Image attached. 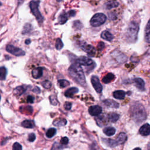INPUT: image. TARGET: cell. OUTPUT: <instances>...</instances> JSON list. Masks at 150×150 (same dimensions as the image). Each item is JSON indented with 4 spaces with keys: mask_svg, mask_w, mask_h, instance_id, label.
Listing matches in <instances>:
<instances>
[{
    "mask_svg": "<svg viewBox=\"0 0 150 150\" xmlns=\"http://www.w3.org/2000/svg\"><path fill=\"white\" fill-rule=\"evenodd\" d=\"M127 135L124 133H121L118 135L116 140L118 142V144H122L127 141Z\"/></svg>",
    "mask_w": 150,
    "mask_h": 150,
    "instance_id": "25",
    "label": "cell"
},
{
    "mask_svg": "<svg viewBox=\"0 0 150 150\" xmlns=\"http://www.w3.org/2000/svg\"><path fill=\"white\" fill-rule=\"evenodd\" d=\"M27 101L28 103H33L34 102V97L32 96H28L27 98Z\"/></svg>",
    "mask_w": 150,
    "mask_h": 150,
    "instance_id": "44",
    "label": "cell"
},
{
    "mask_svg": "<svg viewBox=\"0 0 150 150\" xmlns=\"http://www.w3.org/2000/svg\"><path fill=\"white\" fill-rule=\"evenodd\" d=\"M43 74V68L42 67H37L32 71V76L33 78L35 79H39L42 77Z\"/></svg>",
    "mask_w": 150,
    "mask_h": 150,
    "instance_id": "14",
    "label": "cell"
},
{
    "mask_svg": "<svg viewBox=\"0 0 150 150\" xmlns=\"http://www.w3.org/2000/svg\"><path fill=\"white\" fill-rule=\"evenodd\" d=\"M42 85L45 89H49V88L51 87L52 83H51V82L49 81H45L42 83Z\"/></svg>",
    "mask_w": 150,
    "mask_h": 150,
    "instance_id": "38",
    "label": "cell"
},
{
    "mask_svg": "<svg viewBox=\"0 0 150 150\" xmlns=\"http://www.w3.org/2000/svg\"><path fill=\"white\" fill-rule=\"evenodd\" d=\"M70 76L81 85L85 86L86 85V79L83 71L80 65L73 64L71 65L68 69Z\"/></svg>",
    "mask_w": 150,
    "mask_h": 150,
    "instance_id": "1",
    "label": "cell"
},
{
    "mask_svg": "<svg viewBox=\"0 0 150 150\" xmlns=\"http://www.w3.org/2000/svg\"><path fill=\"white\" fill-rule=\"evenodd\" d=\"M134 83L136 87L141 91H144L145 90V82L141 78H135L134 79Z\"/></svg>",
    "mask_w": 150,
    "mask_h": 150,
    "instance_id": "13",
    "label": "cell"
},
{
    "mask_svg": "<svg viewBox=\"0 0 150 150\" xmlns=\"http://www.w3.org/2000/svg\"><path fill=\"white\" fill-rule=\"evenodd\" d=\"M7 70L5 67H1L0 68V78L1 81H4L6 79V75H7Z\"/></svg>",
    "mask_w": 150,
    "mask_h": 150,
    "instance_id": "31",
    "label": "cell"
},
{
    "mask_svg": "<svg viewBox=\"0 0 150 150\" xmlns=\"http://www.w3.org/2000/svg\"><path fill=\"white\" fill-rule=\"evenodd\" d=\"M18 3H19V4H21L23 2L24 0H18Z\"/></svg>",
    "mask_w": 150,
    "mask_h": 150,
    "instance_id": "48",
    "label": "cell"
},
{
    "mask_svg": "<svg viewBox=\"0 0 150 150\" xmlns=\"http://www.w3.org/2000/svg\"><path fill=\"white\" fill-rule=\"evenodd\" d=\"M131 115L134 121L139 123L144 121L147 117V113L144 106L139 103H136L131 106Z\"/></svg>",
    "mask_w": 150,
    "mask_h": 150,
    "instance_id": "2",
    "label": "cell"
},
{
    "mask_svg": "<svg viewBox=\"0 0 150 150\" xmlns=\"http://www.w3.org/2000/svg\"><path fill=\"white\" fill-rule=\"evenodd\" d=\"M6 50L8 52L16 56H22L25 55V52L23 50L11 45H8L6 46Z\"/></svg>",
    "mask_w": 150,
    "mask_h": 150,
    "instance_id": "6",
    "label": "cell"
},
{
    "mask_svg": "<svg viewBox=\"0 0 150 150\" xmlns=\"http://www.w3.org/2000/svg\"><path fill=\"white\" fill-rule=\"evenodd\" d=\"M103 104L109 107H111V108H116L117 109L119 107V104L117 103L116 102L113 100L110 99H106L103 102Z\"/></svg>",
    "mask_w": 150,
    "mask_h": 150,
    "instance_id": "15",
    "label": "cell"
},
{
    "mask_svg": "<svg viewBox=\"0 0 150 150\" xmlns=\"http://www.w3.org/2000/svg\"><path fill=\"white\" fill-rule=\"evenodd\" d=\"M67 14L69 17H74L75 15V14H76V12H75L74 10H70L68 12Z\"/></svg>",
    "mask_w": 150,
    "mask_h": 150,
    "instance_id": "46",
    "label": "cell"
},
{
    "mask_svg": "<svg viewBox=\"0 0 150 150\" xmlns=\"http://www.w3.org/2000/svg\"><path fill=\"white\" fill-rule=\"evenodd\" d=\"M32 25L30 23H26L24 25L23 29V31H22V34H27L30 33V32L32 31Z\"/></svg>",
    "mask_w": 150,
    "mask_h": 150,
    "instance_id": "30",
    "label": "cell"
},
{
    "mask_svg": "<svg viewBox=\"0 0 150 150\" xmlns=\"http://www.w3.org/2000/svg\"><path fill=\"white\" fill-rule=\"evenodd\" d=\"M91 82L94 89L97 93H100L102 92V90H103L102 85H101L99 79L97 76H93L92 77Z\"/></svg>",
    "mask_w": 150,
    "mask_h": 150,
    "instance_id": "7",
    "label": "cell"
},
{
    "mask_svg": "<svg viewBox=\"0 0 150 150\" xmlns=\"http://www.w3.org/2000/svg\"><path fill=\"white\" fill-rule=\"evenodd\" d=\"M30 43H31V40H30V39H27V40L25 41V43H26L27 45H29Z\"/></svg>",
    "mask_w": 150,
    "mask_h": 150,
    "instance_id": "47",
    "label": "cell"
},
{
    "mask_svg": "<svg viewBox=\"0 0 150 150\" xmlns=\"http://www.w3.org/2000/svg\"><path fill=\"white\" fill-rule=\"evenodd\" d=\"M107 19L106 16L103 13H97L90 19L91 25L94 27L101 26L105 23Z\"/></svg>",
    "mask_w": 150,
    "mask_h": 150,
    "instance_id": "5",
    "label": "cell"
},
{
    "mask_svg": "<svg viewBox=\"0 0 150 150\" xmlns=\"http://www.w3.org/2000/svg\"><path fill=\"white\" fill-rule=\"evenodd\" d=\"M106 145H107L109 147H114L118 145V142L117 140H113L111 139H104L103 141Z\"/></svg>",
    "mask_w": 150,
    "mask_h": 150,
    "instance_id": "29",
    "label": "cell"
},
{
    "mask_svg": "<svg viewBox=\"0 0 150 150\" xmlns=\"http://www.w3.org/2000/svg\"><path fill=\"white\" fill-rule=\"evenodd\" d=\"M57 1H59V2H60V1H62V0H57Z\"/></svg>",
    "mask_w": 150,
    "mask_h": 150,
    "instance_id": "50",
    "label": "cell"
},
{
    "mask_svg": "<svg viewBox=\"0 0 150 150\" xmlns=\"http://www.w3.org/2000/svg\"><path fill=\"white\" fill-rule=\"evenodd\" d=\"M62 144H59L58 142H55L53 145H52V147L51 148V150H61L63 147H62Z\"/></svg>",
    "mask_w": 150,
    "mask_h": 150,
    "instance_id": "37",
    "label": "cell"
},
{
    "mask_svg": "<svg viewBox=\"0 0 150 150\" xmlns=\"http://www.w3.org/2000/svg\"><path fill=\"white\" fill-rule=\"evenodd\" d=\"M73 27L76 30H80L83 28V24L80 21H75L73 23Z\"/></svg>",
    "mask_w": 150,
    "mask_h": 150,
    "instance_id": "32",
    "label": "cell"
},
{
    "mask_svg": "<svg viewBox=\"0 0 150 150\" xmlns=\"http://www.w3.org/2000/svg\"><path fill=\"white\" fill-rule=\"evenodd\" d=\"M36 139V136L35 135L34 133H31L29 135V137H28V140L30 141V142H33Z\"/></svg>",
    "mask_w": 150,
    "mask_h": 150,
    "instance_id": "41",
    "label": "cell"
},
{
    "mask_svg": "<svg viewBox=\"0 0 150 150\" xmlns=\"http://www.w3.org/2000/svg\"><path fill=\"white\" fill-rule=\"evenodd\" d=\"M133 150H141L140 148H134Z\"/></svg>",
    "mask_w": 150,
    "mask_h": 150,
    "instance_id": "49",
    "label": "cell"
},
{
    "mask_svg": "<svg viewBox=\"0 0 150 150\" xmlns=\"http://www.w3.org/2000/svg\"><path fill=\"white\" fill-rule=\"evenodd\" d=\"M76 64L81 66H91L92 65H93L94 62L93 61L87 57L82 56L76 60Z\"/></svg>",
    "mask_w": 150,
    "mask_h": 150,
    "instance_id": "8",
    "label": "cell"
},
{
    "mask_svg": "<svg viewBox=\"0 0 150 150\" xmlns=\"http://www.w3.org/2000/svg\"><path fill=\"white\" fill-rule=\"evenodd\" d=\"M39 0H33L30 3V7L32 14L35 17L36 20L41 22L43 21V18L39 10Z\"/></svg>",
    "mask_w": 150,
    "mask_h": 150,
    "instance_id": "4",
    "label": "cell"
},
{
    "mask_svg": "<svg viewBox=\"0 0 150 150\" xmlns=\"http://www.w3.org/2000/svg\"><path fill=\"white\" fill-rule=\"evenodd\" d=\"M12 150H22V147L19 143L15 142L12 146Z\"/></svg>",
    "mask_w": 150,
    "mask_h": 150,
    "instance_id": "39",
    "label": "cell"
},
{
    "mask_svg": "<svg viewBox=\"0 0 150 150\" xmlns=\"http://www.w3.org/2000/svg\"><path fill=\"white\" fill-rule=\"evenodd\" d=\"M56 133V130L55 128H51L47 131L46 135L48 138H52L55 136Z\"/></svg>",
    "mask_w": 150,
    "mask_h": 150,
    "instance_id": "33",
    "label": "cell"
},
{
    "mask_svg": "<svg viewBox=\"0 0 150 150\" xmlns=\"http://www.w3.org/2000/svg\"><path fill=\"white\" fill-rule=\"evenodd\" d=\"M56 48L58 50H61L63 47V43L60 38H58L56 41Z\"/></svg>",
    "mask_w": 150,
    "mask_h": 150,
    "instance_id": "35",
    "label": "cell"
},
{
    "mask_svg": "<svg viewBox=\"0 0 150 150\" xmlns=\"http://www.w3.org/2000/svg\"><path fill=\"white\" fill-rule=\"evenodd\" d=\"M125 96H126V93H125L123 90H117L113 93V97L115 98H117L118 100L124 99L125 97Z\"/></svg>",
    "mask_w": 150,
    "mask_h": 150,
    "instance_id": "23",
    "label": "cell"
},
{
    "mask_svg": "<svg viewBox=\"0 0 150 150\" xmlns=\"http://www.w3.org/2000/svg\"><path fill=\"white\" fill-rule=\"evenodd\" d=\"M145 40L147 42L150 43V19L148 21L145 29Z\"/></svg>",
    "mask_w": 150,
    "mask_h": 150,
    "instance_id": "19",
    "label": "cell"
},
{
    "mask_svg": "<svg viewBox=\"0 0 150 150\" xmlns=\"http://www.w3.org/2000/svg\"><path fill=\"white\" fill-rule=\"evenodd\" d=\"M102 112V108L97 105L89 107V113L92 116H98Z\"/></svg>",
    "mask_w": 150,
    "mask_h": 150,
    "instance_id": "10",
    "label": "cell"
},
{
    "mask_svg": "<svg viewBox=\"0 0 150 150\" xmlns=\"http://www.w3.org/2000/svg\"><path fill=\"white\" fill-rule=\"evenodd\" d=\"M27 88H28V86H25V85L18 86L14 90V93L16 96H21L23 93L26 92V90H27Z\"/></svg>",
    "mask_w": 150,
    "mask_h": 150,
    "instance_id": "16",
    "label": "cell"
},
{
    "mask_svg": "<svg viewBox=\"0 0 150 150\" xmlns=\"http://www.w3.org/2000/svg\"><path fill=\"white\" fill-rule=\"evenodd\" d=\"M69 142V139L67 137H63L61 140V143L62 145H67Z\"/></svg>",
    "mask_w": 150,
    "mask_h": 150,
    "instance_id": "40",
    "label": "cell"
},
{
    "mask_svg": "<svg viewBox=\"0 0 150 150\" xmlns=\"http://www.w3.org/2000/svg\"><path fill=\"white\" fill-rule=\"evenodd\" d=\"M149 150H150V149H149Z\"/></svg>",
    "mask_w": 150,
    "mask_h": 150,
    "instance_id": "51",
    "label": "cell"
},
{
    "mask_svg": "<svg viewBox=\"0 0 150 150\" xmlns=\"http://www.w3.org/2000/svg\"><path fill=\"white\" fill-rule=\"evenodd\" d=\"M105 43H103V42H100L97 45V48L98 49H99L100 51H102L104 48H105Z\"/></svg>",
    "mask_w": 150,
    "mask_h": 150,
    "instance_id": "42",
    "label": "cell"
},
{
    "mask_svg": "<svg viewBox=\"0 0 150 150\" xmlns=\"http://www.w3.org/2000/svg\"><path fill=\"white\" fill-rule=\"evenodd\" d=\"M101 37L102 39L107 41H111L113 39V35L108 31H104L103 32H102L101 34Z\"/></svg>",
    "mask_w": 150,
    "mask_h": 150,
    "instance_id": "20",
    "label": "cell"
},
{
    "mask_svg": "<svg viewBox=\"0 0 150 150\" xmlns=\"http://www.w3.org/2000/svg\"><path fill=\"white\" fill-rule=\"evenodd\" d=\"M111 56L118 63H124L127 61L126 56L118 51H114L113 52H112Z\"/></svg>",
    "mask_w": 150,
    "mask_h": 150,
    "instance_id": "9",
    "label": "cell"
},
{
    "mask_svg": "<svg viewBox=\"0 0 150 150\" xmlns=\"http://www.w3.org/2000/svg\"><path fill=\"white\" fill-rule=\"evenodd\" d=\"M33 92L36 94H39L41 93V89L39 87H37V86H35L34 87V89H33Z\"/></svg>",
    "mask_w": 150,
    "mask_h": 150,
    "instance_id": "45",
    "label": "cell"
},
{
    "mask_svg": "<svg viewBox=\"0 0 150 150\" xmlns=\"http://www.w3.org/2000/svg\"><path fill=\"white\" fill-rule=\"evenodd\" d=\"M22 126L27 129H33L35 127V123L32 120H25L22 122Z\"/></svg>",
    "mask_w": 150,
    "mask_h": 150,
    "instance_id": "21",
    "label": "cell"
},
{
    "mask_svg": "<svg viewBox=\"0 0 150 150\" xmlns=\"http://www.w3.org/2000/svg\"><path fill=\"white\" fill-rule=\"evenodd\" d=\"M54 125L55 126H58V127H62L64 126L67 124V121L64 118H60L54 121Z\"/></svg>",
    "mask_w": 150,
    "mask_h": 150,
    "instance_id": "26",
    "label": "cell"
},
{
    "mask_svg": "<svg viewBox=\"0 0 150 150\" xmlns=\"http://www.w3.org/2000/svg\"><path fill=\"white\" fill-rule=\"evenodd\" d=\"M116 131V129L113 127H107L103 129V133L107 136H113Z\"/></svg>",
    "mask_w": 150,
    "mask_h": 150,
    "instance_id": "24",
    "label": "cell"
},
{
    "mask_svg": "<svg viewBox=\"0 0 150 150\" xmlns=\"http://www.w3.org/2000/svg\"><path fill=\"white\" fill-rule=\"evenodd\" d=\"M68 17H69L68 14H66L65 12L62 13L59 17V23L60 24H64L65 23H66L68 19Z\"/></svg>",
    "mask_w": 150,
    "mask_h": 150,
    "instance_id": "27",
    "label": "cell"
},
{
    "mask_svg": "<svg viewBox=\"0 0 150 150\" xmlns=\"http://www.w3.org/2000/svg\"><path fill=\"white\" fill-rule=\"evenodd\" d=\"M79 89L76 87H71L68 89L65 93V96L67 97H73L74 94L78 93Z\"/></svg>",
    "mask_w": 150,
    "mask_h": 150,
    "instance_id": "17",
    "label": "cell"
},
{
    "mask_svg": "<svg viewBox=\"0 0 150 150\" xmlns=\"http://www.w3.org/2000/svg\"><path fill=\"white\" fill-rule=\"evenodd\" d=\"M120 116L116 113H110L107 115L108 120L111 122H115L119 119Z\"/></svg>",
    "mask_w": 150,
    "mask_h": 150,
    "instance_id": "22",
    "label": "cell"
},
{
    "mask_svg": "<svg viewBox=\"0 0 150 150\" xmlns=\"http://www.w3.org/2000/svg\"><path fill=\"white\" fill-rule=\"evenodd\" d=\"M49 100L50 102H51V103L54 105V106H56L58 105V100L56 98V97L55 95H52L49 97Z\"/></svg>",
    "mask_w": 150,
    "mask_h": 150,
    "instance_id": "36",
    "label": "cell"
},
{
    "mask_svg": "<svg viewBox=\"0 0 150 150\" xmlns=\"http://www.w3.org/2000/svg\"><path fill=\"white\" fill-rule=\"evenodd\" d=\"M64 107L66 110H70L72 108V103L70 102H66L64 105Z\"/></svg>",
    "mask_w": 150,
    "mask_h": 150,
    "instance_id": "43",
    "label": "cell"
},
{
    "mask_svg": "<svg viewBox=\"0 0 150 150\" xmlns=\"http://www.w3.org/2000/svg\"><path fill=\"white\" fill-rule=\"evenodd\" d=\"M58 85L60 87L64 88V87H66L69 86L70 83L69 82V81H67L66 80L62 79V80L58 81Z\"/></svg>",
    "mask_w": 150,
    "mask_h": 150,
    "instance_id": "34",
    "label": "cell"
},
{
    "mask_svg": "<svg viewBox=\"0 0 150 150\" xmlns=\"http://www.w3.org/2000/svg\"><path fill=\"white\" fill-rule=\"evenodd\" d=\"M139 31V25L136 21H131L128 27L126 33V39L130 43L135 42L138 37Z\"/></svg>",
    "mask_w": 150,
    "mask_h": 150,
    "instance_id": "3",
    "label": "cell"
},
{
    "mask_svg": "<svg viewBox=\"0 0 150 150\" xmlns=\"http://www.w3.org/2000/svg\"><path fill=\"white\" fill-rule=\"evenodd\" d=\"M114 79H115L114 74L111 73H109L102 79V82L105 84H107L113 81Z\"/></svg>",
    "mask_w": 150,
    "mask_h": 150,
    "instance_id": "18",
    "label": "cell"
},
{
    "mask_svg": "<svg viewBox=\"0 0 150 150\" xmlns=\"http://www.w3.org/2000/svg\"><path fill=\"white\" fill-rule=\"evenodd\" d=\"M118 5H119V4H118V2L114 1H108L106 3L105 7H106V9L111 10L113 8L117 7L118 6Z\"/></svg>",
    "mask_w": 150,
    "mask_h": 150,
    "instance_id": "28",
    "label": "cell"
},
{
    "mask_svg": "<svg viewBox=\"0 0 150 150\" xmlns=\"http://www.w3.org/2000/svg\"><path fill=\"white\" fill-rule=\"evenodd\" d=\"M139 133L143 136H147L150 134V125L148 123L144 124L139 130Z\"/></svg>",
    "mask_w": 150,
    "mask_h": 150,
    "instance_id": "12",
    "label": "cell"
},
{
    "mask_svg": "<svg viewBox=\"0 0 150 150\" xmlns=\"http://www.w3.org/2000/svg\"><path fill=\"white\" fill-rule=\"evenodd\" d=\"M81 47L85 52L88 54L89 55L92 56H94L95 54V49L93 46L85 43L81 45Z\"/></svg>",
    "mask_w": 150,
    "mask_h": 150,
    "instance_id": "11",
    "label": "cell"
}]
</instances>
